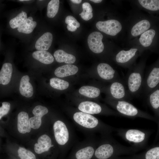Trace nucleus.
<instances>
[{"label":"nucleus","instance_id":"nucleus-1","mask_svg":"<svg viewBox=\"0 0 159 159\" xmlns=\"http://www.w3.org/2000/svg\"><path fill=\"white\" fill-rule=\"evenodd\" d=\"M144 67L139 66L130 69L123 80L130 97L139 96L141 94L144 79Z\"/></svg>","mask_w":159,"mask_h":159},{"label":"nucleus","instance_id":"nucleus-2","mask_svg":"<svg viewBox=\"0 0 159 159\" xmlns=\"http://www.w3.org/2000/svg\"><path fill=\"white\" fill-rule=\"evenodd\" d=\"M159 86V67H153L146 73L143 79L141 93L147 97L153 90Z\"/></svg>","mask_w":159,"mask_h":159},{"label":"nucleus","instance_id":"nucleus-3","mask_svg":"<svg viewBox=\"0 0 159 159\" xmlns=\"http://www.w3.org/2000/svg\"><path fill=\"white\" fill-rule=\"evenodd\" d=\"M109 98L115 100H123L130 98L123 80L120 79L110 82L106 89Z\"/></svg>","mask_w":159,"mask_h":159},{"label":"nucleus","instance_id":"nucleus-4","mask_svg":"<svg viewBox=\"0 0 159 159\" xmlns=\"http://www.w3.org/2000/svg\"><path fill=\"white\" fill-rule=\"evenodd\" d=\"M96 26L100 31L112 36L116 35L121 31L122 28L120 22L115 19L99 21L96 23Z\"/></svg>","mask_w":159,"mask_h":159},{"label":"nucleus","instance_id":"nucleus-5","mask_svg":"<svg viewBox=\"0 0 159 159\" xmlns=\"http://www.w3.org/2000/svg\"><path fill=\"white\" fill-rule=\"evenodd\" d=\"M96 70L98 76L101 79L110 82L120 79L118 72L107 63H100Z\"/></svg>","mask_w":159,"mask_h":159},{"label":"nucleus","instance_id":"nucleus-6","mask_svg":"<svg viewBox=\"0 0 159 159\" xmlns=\"http://www.w3.org/2000/svg\"><path fill=\"white\" fill-rule=\"evenodd\" d=\"M110 102L114 105L118 112L128 116H134L139 113L138 109L134 105L123 100H115L109 99Z\"/></svg>","mask_w":159,"mask_h":159},{"label":"nucleus","instance_id":"nucleus-7","mask_svg":"<svg viewBox=\"0 0 159 159\" xmlns=\"http://www.w3.org/2000/svg\"><path fill=\"white\" fill-rule=\"evenodd\" d=\"M73 117L77 123L87 128L95 127L98 123V120L95 117L82 112H76L74 114Z\"/></svg>","mask_w":159,"mask_h":159},{"label":"nucleus","instance_id":"nucleus-8","mask_svg":"<svg viewBox=\"0 0 159 159\" xmlns=\"http://www.w3.org/2000/svg\"><path fill=\"white\" fill-rule=\"evenodd\" d=\"M54 135L58 144L63 145L68 141L69 133L65 124L62 121L57 120L53 125Z\"/></svg>","mask_w":159,"mask_h":159},{"label":"nucleus","instance_id":"nucleus-9","mask_svg":"<svg viewBox=\"0 0 159 159\" xmlns=\"http://www.w3.org/2000/svg\"><path fill=\"white\" fill-rule=\"evenodd\" d=\"M103 36L100 32H94L88 36L87 43L91 51L94 53H102L104 49V45L102 40Z\"/></svg>","mask_w":159,"mask_h":159},{"label":"nucleus","instance_id":"nucleus-10","mask_svg":"<svg viewBox=\"0 0 159 159\" xmlns=\"http://www.w3.org/2000/svg\"><path fill=\"white\" fill-rule=\"evenodd\" d=\"M48 112V109L44 106L40 105L36 106L32 111L34 116L29 119L31 128L35 129L39 128L42 124V117Z\"/></svg>","mask_w":159,"mask_h":159},{"label":"nucleus","instance_id":"nucleus-11","mask_svg":"<svg viewBox=\"0 0 159 159\" xmlns=\"http://www.w3.org/2000/svg\"><path fill=\"white\" fill-rule=\"evenodd\" d=\"M54 146L52 144L50 138L47 135L40 136L37 140V143L35 144L34 150L37 154H41L49 150L50 148Z\"/></svg>","mask_w":159,"mask_h":159},{"label":"nucleus","instance_id":"nucleus-12","mask_svg":"<svg viewBox=\"0 0 159 159\" xmlns=\"http://www.w3.org/2000/svg\"><path fill=\"white\" fill-rule=\"evenodd\" d=\"M138 49L131 48L128 51L122 50L118 53L115 56L116 62L120 64L125 65L135 57Z\"/></svg>","mask_w":159,"mask_h":159},{"label":"nucleus","instance_id":"nucleus-13","mask_svg":"<svg viewBox=\"0 0 159 159\" xmlns=\"http://www.w3.org/2000/svg\"><path fill=\"white\" fill-rule=\"evenodd\" d=\"M17 129L19 132L22 134L29 132L31 131L29 115L26 112H21L18 114Z\"/></svg>","mask_w":159,"mask_h":159},{"label":"nucleus","instance_id":"nucleus-14","mask_svg":"<svg viewBox=\"0 0 159 159\" xmlns=\"http://www.w3.org/2000/svg\"><path fill=\"white\" fill-rule=\"evenodd\" d=\"M53 40V36L49 32H46L37 41L35 44L36 49L38 51H47L51 46Z\"/></svg>","mask_w":159,"mask_h":159},{"label":"nucleus","instance_id":"nucleus-15","mask_svg":"<svg viewBox=\"0 0 159 159\" xmlns=\"http://www.w3.org/2000/svg\"><path fill=\"white\" fill-rule=\"evenodd\" d=\"M13 72L12 64L9 62L4 63L0 71V85L5 86L10 82Z\"/></svg>","mask_w":159,"mask_h":159},{"label":"nucleus","instance_id":"nucleus-16","mask_svg":"<svg viewBox=\"0 0 159 159\" xmlns=\"http://www.w3.org/2000/svg\"><path fill=\"white\" fill-rule=\"evenodd\" d=\"M29 77L28 75H24L21 78L19 87L20 94L27 98L32 97L34 94L33 88L29 82Z\"/></svg>","mask_w":159,"mask_h":159},{"label":"nucleus","instance_id":"nucleus-17","mask_svg":"<svg viewBox=\"0 0 159 159\" xmlns=\"http://www.w3.org/2000/svg\"><path fill=\"white\" fill-rule=\"evenodd\" d=\"M79 109L82 112L88 114H98L101 112L102 108L98 104L91 101H86L81 103Z\"/></svg>","mask_w":159,"mask_h":159},{"label":"nucleus","instance_id":"nucleus-18","mask_svg":"<svg viewBox=\"0 0 159 159\" xmlns=\"http://www.w3.org/2000/svg\"><path fill=\"white\" fill-rule=\"evenodd\" d=\"M78 70V68L76 66L67 64L58 67L54 73L57 77H63L75 74Z\"/></svg>","mask_w":159,"mask_h":159},{"label":"nucleus","instance_id":"nucleus-19","mask_svg":"<svg viewBox=\"0 0 159 159\" xmlns=\"http://www.w3.org/2000/svg\"><path fill=\"white\" fill-rule=\"evenodd\" d=\"M113 148L109 144H105L99 146L95 152V155L99 159H107L112 155Z\"/></svg>","mask_w":159,"mask_h":159},{"label":"nucleus","instance_id":"nucleus-20","mask_svg":"<svg viewBox=\"0 0 159 159\" xmlns=\"http://www.w3.org/2000/svg\"><path fill=\"white\" fill-rule=\"evenodd\" d=\"M54 56L56 61L59 63L64 62L70 64L74 63L76 61V58L74 56L68 54L61 49L55 51Z\"/></svg>","mask_w":159,"mask_h":159},{"label":"nucleus","instance_id":"nucleus-21","mask_svg":"<svg viewBox=\"0 0 159 159\" xmlns=\"http://www.w3.org/2000/svg\"><path fill=\"white\" fill-rule=\"evenodd\" d=\"M33 58L45 64H49L54 61L52 55L49 52L46 51H37L32 54Z\"/></svg>","mask_w":159,"mask_h":159},{"label":"nucleus","instance_id":"nucleus-22","mask_svg":"<svg viewBox=\"0 0 159 159\" xmlns=\"http://www.w3.org/2000/svg\"><path fill=\"white\" fill-rule=\"evenodd\" d=\"M150 24L147 20H143L136 24L132 29L131 34L133 36L136 37L147 31L150 27Z\"/></svg>","mask_w":159,"mask_h":159},{"label":"nucleus","instance_id":"nucleus-23","mask_svg":"<svg viewBox=\"0 0 159 159\" xmlns=\"http://www.w3.org/2000/svg\"><path fill=\"white\" fill-rule=\"evenodd\" d=\"M79 92L80 94L90 98H97L100 94V90L99 88L89 86L81 87L79 89Z\"/></svg>","mask_w":159,"mask_h":159},{"label":"nucleus","instance_id":"nucleus-24","mask_svg":"<svg viewBox=\"0 0 159 159\" xmlns=\"http://www.w3.org/2000/svg\"><path fill=\"white\" fill-rule=\"evenodd\" d=\"M125 137L128 140L135 143H140L144 140L145 134L142 132L136 129H130L126 132Z\"/></svg>","mask_w":159,"mask_h":159},{"label":"nucleus","instance_id":"nucleus-25","mask_svg":"<svg viewBox=\"0 0 159 159\" xmlns=\"http://www.w3.org/2000/svg\"><path fill=\"white\" fill-rule=\"evenodd\" d=\"M155 31L153 29L148 30L142 34L139 39L141 44L145 47L150 46L155 35Z\"/></svg>","mask_w":159,"mask_h":159},{"label":"nucleus","instance_id":"nucleus-26","mask_svg":"<svg viewBox=\"0 0 159 159\" xmlns=\"http://www.w3.org/2000/svg\"><path fill=\"white\" fill-rule=\"evenodd\" d=\"M37 25V22L33 21V18L30 16L23 24L18 28L17 30L20 33L29 34L33 32Z\"/></svg>","mask_w":159,"mask_h":159},{"label":"nucleus","instance_id":"nucleus-27","mask_svg":"<svg viewBox=\"0 0 159 159\" xmlns=\"http://www.w3.org/2000/svg\"><path fill=\"white\" fill-rule=\"evenodd\" d=\"M27 19L26 13L22 11L16 17L10 21L9 24L11 28L14 29L18 28L23 24L26 22Z\"/></svg>","mask_w":159,"mask_h":159},{"label":"nucleus","instance_id":"nucleus-28","mask_svg":"<svg viewBox=\"0 0 159 159\" xmlns=\"http://www.w3.org/2000/svg\"><path fill=\"white\" fill-rule=\"evenodd\" d=\"M152 107L155 110L159 107V86L150 93L146 97Z\"/></svg>","mask_w":159,"mask_h":159},{"label":"nucleus","instance_id":"nucleus-29","mask_svg":"<svg viewBox=\"0 0 159 159\" xmlns=\"http://www.w3.org/2000/svg\"><path fill=\"white\" fill-rule=\"evenodd\" d=\"M94 153L93 147L88 146L78 151L76 153L77 159H90Z\"/></svg>","mask_w":159,"mask_h":159},{"label":"nucleus","instance_id":"nucleus-30","mask_svg":"<svg viewBox=\"0 0 159 159\" xmlns=\"http://www.w3.org/2000/svg\"><path fill=\"white\" fill-rule=\"evenodd\" d=\"M59 5V0H51L48 4L47 8V16L49 18L54 17L58 13Z\"/></svg>","mask_w":159,"mask_h":159},{"label":"nucleus","instance_id":"nucleus-31","mask_svg":"<svg viewBox=\"0 0 159 159\" xmlns=\"http://www.w3.org/2000/svg\"><path fill=\"white\" fill-rule=\"evenodd\" d=\"M50 85L54 89L63 90L67 89L69 84L66 81L54 77L50 79Z\"/></svg>","mask_w":159,"mask_h":159},{"label":"nucleus","instance_id":"nucleus-32","mask_svg":"<svg viewBox=\"0 0 159 159\" xmlns=\"http://www.w3.org/2000/svg\"><path fill=\"white\" fill-rule=\"evenodd\" d=\"M138 2L143 7L151 11H157L159 9L158 0H139Z\"/></svg>","mask_w":159,"mask_h":159},{"label":"nucleus","instance_id":"nucleus-33","mask_svg":"<svg viewBox=\"0 0 159 159\" xmlns=\"http://www.w3.org/2000/svg\"><path fill=\"white\" fill-rule=\"evenodd\" d=\"M83 11L81 13V18L84 20L88 21L91 19L93 16L92 8L88 2H85L82 4Z\"/></svg>","mask_w":159,"mask_h":159},{"label":"nucleus","instance_id":"nucleus-34","mask_svg":"<svg viewBox=\"0 0 159 159\" xmlns=\"http://www.w3.org/2000/svg\"><path fill=\"white\" fill-rule=\"evenodd\" d=\"M18 153L21 159H36L35 155L32 152L24 148L19 147Z\"/></svg>","mask_w":159,"mask_h":159},{"label":"nucleus","instance_id":"nucleus-35","mask_svg":"<svg viewBox=\"0 0 159 159\" xmlns=\"http://www.w3.org/2000/svg\"><path fill=\"white\" fill-rule=\"evenodd\" d=\"M145 157V159H159V147L153 148L148 150Z\"/></svg>","mask_w":159,"mask_h":159},{"label":"nucleus","instance_id":"nucleus-36","mask_svg":"<svg viewBox=\"0 0 159 159\" xmlns=\"http://www.w3.org/2000/svg\"><path fill=\"white\" fill-rule=\"evenodd\" d=\"M11 105L8 102H4L2 103V106L0 107V120L4 116L6 115L10 109Z\"/></svg>","mask_w":159,"mask_h":159},{"label":"nucleus","instance_id":"nucleus-37","mask_svg":"<svg viewBox=\"0 0 159 159\" xmlns=\"http://www.w3.org/2000/svg\"><path fill=\"white\" fill-rule=\"evenodd\" d=\"M65 22L67 24L73 25L77 28H79L80 26V23L75 18L70 15L66 17Z\"/></svg>","mask_w":159,"mask_h":159},{"label":"nucleus","instance_id":"nucleus-38","mask_svg":"<svg viewBox=\"0 0 159 159\" xmlns=\"http://www.w3.org/2000/svg\"><path fill=\"white\" fill-rule=\"evenodd\" d=\"M67 28L69 31L71 32H74L75 31L77 28L73 25L70 24H67Z\"/></svg>","mask_w":159,"mask_h":159},{"label":"nucleus","instance_id":"nucleus-39","mask_svg":"<svg viewBox=\"0 0 159 159\" xmlns=\"http://www.w3.org/2000/svg\"><path fill=\"white\" fill-rule=\"evenodd\" d=\"M72 2L76 4H79L82 1L81 0H70Z\"/></svg>","mask_w":159,"mask_h":159},{"label":"nucleus","instance_id":"nucleus-40","mask_svg":"<svg viewBox=\"0 0 159 159\" xmlns=\"http://www.w3.org/2000/svg\"><path fill=\"white\" fill-rule=\"evenodd\" d=\"M90 1L96 3H100L102 1V0H90Z\"/></svg>","mask_w":159,"mask_h":159},{"label":"nucleus","instance_id":"nucleus-41","mask_svg":"<svg viewBox=\"0 0 159 159\" xmlns=\"http://www.w3.org/2000/svg\"><path fill=\"white\" fill-rule=\"evenodd\" d=\"M79 15H81V14H79Z\"/></svg>","mask_w":159,"mask_h":159}]
</instances>
